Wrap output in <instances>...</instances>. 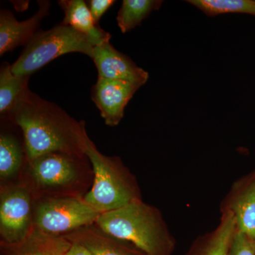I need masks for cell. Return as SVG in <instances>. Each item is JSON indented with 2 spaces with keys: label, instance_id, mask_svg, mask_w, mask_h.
Here are the masks:
<instances>
[{
  "label": "cell",
  "instance_id": "cell-9",
  "mask_svg": "<svg viewBox=\"0 0 255 255\" xmlns=\"http://www.w3.org/2000/svg\"><path fill=\"white\" fill-rule=\"evenodd\" d=\"M139 88L130 82L98 78L92 88V100L107 126L120 123L126 107Z\"/></svg>",
  "mask_w": 255,
  "mask_h": 255
},
{
  "label": "cell",
  "instance_id": "cell-12",
  "mask_svg": "<svg viewBox=\"0 0 255 255\" xmlns=\"http://www.w3.org/2000/svg\"><path fill=\"white\" fill-rule=\"evenodd\" d=\"M71 243L63 236H51L33 226L23 241L15 244L1 243L0 255H59L68 252Z\"/></svg>",
  "mask_w": 255,
  "mask_h": 255
},
{
  "label": "cell",
  "instance_id": "cell-10",
  "mask_svg": "<svg viewBox=\"0 0 255 255\" xmlns=\"http://www.w3.org/2000/svg\"><path fill=\"white\" fill-rule=\"evenodd\" d=\"M38 11L32 17L18 21L7 9L0 11V55L26 45L37 33L41 21L49 14L50 3L38 1Z\"/></svg>",
  "mask_w": 255,
  "mask_h": 255
},
{
  "label": "cell",
  "instance_id": "cell-6",
  "mask_svg": "<svg viewBox=\"0 0 255 255\" xmlns=\"http://www.w3.org/2000/svg\"><path fill=\"white\" fill-rule=\"evenodd\" d=\"M100 214L80 196H47L34 205L33 226L51 236H63L95 224Z\"/></svg>",
  "mask_w": 255,
  "mask_h": 255
},
{
  "label": "cell",
  "instance_id": "cell-22",
  "mask_svg": "<svg viewBox=\"0 0 255 255\" xmlns=\"http://www.w3.org/2000/svg\"><path fill=\"white\" fill-rule=\"evenodd\" d=\"M66 255H92L88 250L78 243H71Z\"/></svg>",
  "mask_w": 255,
  "mask_h": 255
},
{
  "label": "cell",
  "instance_id": "cell-5",
  "mask_svg": "<svg viewBox=\"0 0 255 255\" xmlns=\"http://www.w3.org/2000/svg\"><path fill=\"white\" fill-rule=\"evenodd\" d=\"M87 159V156L52 152L27 162L28 172L34 187L50 196L81 197L76 189L89 173Z\"/></svg>",
  "mask_w": 255,
  "mask_h": 255
},
{
  "label": "cell",
  "instance_id": "cell-23",
  "mask_svg": "<svg viewBox=\"0 0 255 255\" xmlns=\"http://www.w3.org/2000/svg\"><path fill=\"white\" fill-rule=\"evenodd\" d=\"M59 255H66V253H63V254H60Z\"/></svg>",
  "mask_w": 255,
  "mask_h": 255
},
{
  "label": "cell",
  "instance_id": "cell-3",
  "mask_svg": "<svg viewBox=\"0 0 255 255\" xmlns=\"http://www.w3.org/2000/svg\"><path fill=\"white\" fill-rule=\"evenodd\" d=\"M86 156L92 164L94 182L83 198L95 211L105 214L140 199L133 179L120 159L103 155L89 136Z\"/></svg>",
  "mask_w": 255,
  "mask_h": 255
},
{
  "label": "cell",
  "instance_id": "cell-13",
  "mask_svg": "<svg viewBox=\"0 0 255 255\" xmlns=\"http://www.w3.org/2000/svg\"><path fill=\"white\" fill-rule=\"evenodd\" d=\"M64 11L63 23L71 26L90 38L94 46L110 41L112 36L99 26L92 17L90 10L82 0H62L58 1Z\"/></svg>",
  "mask_w": 255,
  "mask_h": 255
},
{
  "label": "cell",
  "instance_id": "cell-18",
  "mask_svg": "<svg viewBox=\"0 0 255 255\" xmlns=\"http://www.w3.org/2000/svg\"><path fill=\"white\" fill-rule=\"evenodd\" d=\"M162 2L159 0H124L117 17L121 31L127 33L139 26L152 11L159 9Z\"/></svg>",
  "mask_w": 255,
  "mask_h": 255
},
{
  "label": "cell",
  "instance_id": "cell-15",
  "mask_svg": "<svg viewBox=\"0 0 255 255\" xmlns=\"http://www.w3.org/2000/svg\"><path fill=\"white\" fill-rule=\"evenodd\" d=\"M236 231L234 216L226 209L218 227L198 240L187 255H228Z\"/></svg>",
  "mask_w": 255,
  "mask_h": 255
},
{
  "label": "cell",
  "instance_id": "cell-17",
  "mask_svg": "<svg viewBox=\"0 0 255 255\" xmlns=\"http://www.w3.org/2000/svg\"><path fill=\"white\" fill-rule=\"evenodd\" d=\"M26 158L24 145L10 132H1L0 135V178L8 181L16 177Z\"/></svg>",
  "mask_w": 255,
  "mask_h": 255
},
{
  "label": "cell",
  "instance_id": "cell-2",
  "mask_svg": "<svg viewBox=\"0 0 255 255\" xmlns=\"http://www.w3.org/2000/svg\"><path fill=\"white\" fill-rule=\"evenodd\" d=\"M95 225L112 237L131 243L145 255H172L175 248L162 214L140 199L100 214Z\"/></svg>",
  "mask_w": 255,
  "mask_h": 255
},
{
  "label": "cell",
  "instance_id": "cell-16",
  "mask_svg": "<svg viewBox=\"0 0 255 255\" xmlns=\"http://www.w3.org/2000/svg\"><path fill=\"white\" fill-rule=\"evenodd\" d=\"M30 76H20L11 71V65L4 63L0 69V114L7 118L28 90Z\"/></svg>",
  "mask_w": 255,
  "mask_h": 255
},
{
  "label": "cell",
  "instance_id": "cell-11",
  "mask_svg": "<svg viewBox=\"0 0 255 255\" xmlns=\"http://www.w3.org/2000/svg\"><path fill=\"white\" fill-rule=\"evenodd\" d=\"M70 243H78L92 255H145L128 242L112 237L95 224L63 236Z\"/></svg>",
  "mask_w": 255,
  "mask_h": 255
},
{
  "label": "cell",
  "instance_id": "cell-21",
  "mask_svg": "<svg viewBox=\"0 0 255 255\" xmlns=\"http://www.w3.org/2000/svg\"><path fill=\"white\" fill-rule=\"evenodd\" d=\"M115 2L114 0H91L89 1V9L96 23L99 24L102 16Z\"/></svg>",
  "mask_w": 255,
  "mask_h": 255
},
{
  "label": "cell",
  "instance_id": "cell-14",
  "mask_svg": "<svg viewBox=\"0 0 255 255\" xmlns=\"http://www.w3.org/2000/svg\"><path fill=\"white\" fill-rule=\"evenodd\" d=\"M226 209L233 213L238 231L255 241V178L235 188Z\"/></svg>",
  "mask_w": 255,
  "mask_h": 255
},
{
  "label": "cell",
  "instance_id": "cell-19",
  "mask_svg": "<svg viewBox=\"0 0 255 255\" xmlns=\"http://www.w3.org/2000/svg\"><path fill=\"white\" fill-rule=\"evenodd\" d=\"M187 1L209 16L228 13L255 16V0H189Z\"/></svg>",
  "mask_w": 255,
  "mask_h": 255
},
{
  "label": "cell",
  "instance_id": "cell-8",
  "mask_svg": "<svg viewBox=\"0 0 255 255\" xmlns=\"http://www.w3.org/2000/svg\"><path fill=\"white\" fill-rule=\"evenodd\" d=\"M91 58L98 70L99 78L130 82L138 87L148 80V73L127 55L116 50L110 41L94 47Z\"/></svg>",
  "mask_w": 255,
  "mask_h": 255
},
{
  "label": "cell",
  "instance_id": "cell-20",
  "mask_svg": "<svg viewBox=\"0 0 255 255\" xmlns=\"http://www.w3.org/2000/svg\"><path fill=\"white\" fill-rule=\"evenodd\" d=\"M228 255H255V241L237 230Z\"/></svg>",
  "mask_w": 255,
  "mask_h": 255
},
{
  "label": "cell",
  "instance_id": "cell-7",
  "mask_svg": "<svg viewBox=\"0 0 255 255\" xmlns=\"http://www.w3.org/2000/svg\"><path fill=\"white\" fill-rule=\"evenodd\" d=\"M32 191L26 184L1 187L0 196L1 243L15 244L23 241L33 227Z\"/></svg>",
  "mask_w": 255,
  "mask_h": 255
},
{
  "label": "cell",
  "instance_id": "cell-4",
  "mask_svg": "<svg viewBox=\"0 0 255 255\" xmlns=\"http://www.w3.org/2000/svg\"><path fill=\"white\" fill-rule=\"evenodd\" d=\"M94 47L85 34L60 23L48 31L37 32L11 65V71L20 76H30L52 60L68 53H81L92 58Z\"/></svg>",
  "mask_w": 255,
  "mask_h": 255
},
{
  "label": "cell",
  "instance_id": "cell-1",
  "mask_svg": "<svg viewBox=\"0 0 255 255\" xmlns=\"http://www.w3.org/2000/svg\"><path fill=\"white\" fill-rule=\"evenodd\" d=\"M7 119L22 131L27 162L52 152L86 156L85 123L30 90Z\"/></svg>",
  "mask_w": 255,
  "mask_h": 255
}]
</instances>
